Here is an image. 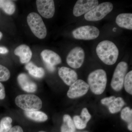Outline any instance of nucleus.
Wrapping results in <instances>:
<instances>
[{
    "label": "nucleus",
    "mask_w": 132,
    "mask_h": 132,
    "mask_svg": "<svg viewBox=\"0 0 132 132\" xmlns=\"http://www.w3.org/2000/svg\"><path fill=\"white\" fill-rule=\"evenodd\" d=\"M96 51L99 59L106 65H113L118 60L119 50L114 43L110 41L105 40L100 42Z\"/></svg>",
    "instance_id": "nucleus-1"
},
{
    "label": "nucleus",
    "mask_w": 132,
    "mask_h": 132,
    "mask_svg": "<svg viewBox=\"0 0 132 132\" xmlns=\"http://www.w3.org/2000/svg\"><path fill=\"white\" fill-rule=\"evenodd\" d=\"M87 80L88 84L92 92L95 94H101L106 87L107 82L106 72L103 69H97L90 73Z\"/></svg>",
    "instance_id": "nucleus-2"
},
{
    "label": "nucleus",
    "mask_w": 132,
    "mask_h": 132,
    "mask_svg": "<svg viewBox=\"0 0 132 132\" xmlns=\"http://www.w3.org/2000/svg\"><path fill=\"white\" fill-rule=\"evenodd\" d=\"M16 105L25 111H37L42 106L41 99L34 94H22L15 99Z\"/></svg>",
    "instance_id": "nucleus-3"
},
{
    "label": "nucleus",
    "mask_w": 132,
    "mask_h": 132,
    "mask_svg": "<svg viewBox=\"0 0 132 132\" xmlns=\"http://www.w3.org/2000/svg\"><path fill=\"white\" fill-rule=\"evenodd\" d=\"M27 21L33 34L40 39L46 38L47 30L42 18L37 13H30L27 17Z\"/></svg>",
    "instance_id": "nucleus-4"
},
{
    "label": "nucleus",
    "mask_w": 132,
    "mask_h": 132,
    "mask_svg": "<svg viewBox=\"0 0 132 132\" xmlns=\"http://www.w3.org/2000/svg\"><path fill=\"white\" fill-rule=\"evenodd\" d=\"M113 5L110 2H105L96 6L85 15V18L88 21H97L101 20L113 9Z\"/></svg>",
    "instance_id": "nucleus-5"
},
{
    "label": "nucleus",
    "mask_w": 132,
    "mask_h": 132,
    "mask_svg": "<svg viewBox=\"0 0 132 132\" xmlns=\"http://www.w3.org/2000/svg\"><path fill=\"white\" fill-rule=\"evenodd\" d=\"M128 68V64L125 62H121L117 65L111 82V87L114 90L119 92L123 88Z\"/></svg>",
    "instance_id": "nucleus-6"
},
{
    "label": "nucleus",
    "mask_w": 132,
    "mask_h": 132,
    "mask_svg": "<svg viewBox=\"0 0 132 132\" xmlns=\"http://www.w3.org/2000/svg\"><path fill=\"white\" fill-rule=\"evenodd\" d=\"M100 32L98 29L92 26H82L73 31V36L76 39L91 40L98 37Z\"/></svg>",
    "instance_id": "nucleus-7"
},
{
    "label": "nucleus",
    "mask_w": 132,
    "mask_h": 132,
    "mask_svg": "<svg viewBox=\"0 0 132 132\" xmlns=\"http://www.w3.org/2000/svg\"><path fill=\"white\" fill-rule=\"evenodd\" d=\"M85 58V53L82 48L76 47L69 52L67 57L68 64L74 69L80 68L82 65Z\"/></svg>",
    "instance_id": "nucleus-8"
},
{
    "label": "nucleus",
    "mask_w": 132,
    "mask_h": 132,
    "mask_svg": "<svg viewBox=\"0 0 132 132\" xmlns=\"http://www.w3.org/2000/svg\"><path fill=\"white\" fill-rule=\"evenodd\" d=\"M89 85L82 80H78L71 85L67 92V96L70 98L74 99L82 97L87 93Z\"/></svg>",
    "instance_id": "nucleus-9"
},
{
    "label": "nucleus",
    "mask_w": 132,
    "mask_h": 132,
    "mask_svg": "<svg viewBox=\"0 0 132 132\" xmlns=\"http://www.w3.org/2000/svg\"><path fill=\"white\" fill-rule=\"evenodd\" d=\"M98 4V1L97 0H78L74 7V15L78 17L86 14Z\"/></svg>",
    "instance_id": "nucleus-10"
},
{
    "label": "nucleus",
    "mask_w": 132,
    "mask_h": 132,
    "mask_svg": "<svg viewBox=\"0 0 132 132\" xmlns=\"http://www.w3.org/2000/svg\"><path fill=\"white\" fill-rule=\"evenodd\" d=\"M36 6L38 12L46 19H50L53 16L55 12L54 3L53 0H37Z\"/></svg>",
    "instance_id": "nucleus-11"
},
{
    "label": "nucleus",
    "mask_w": 132,
    "mask_h": 132,
    "mask_svg": "<svg viewBox=\"0 0 132 132\" xmlns=\"http://www.w3.org/2000/svg\"><path fill=\"white\" fill-rule=\"evenodd\" d=\"M59 75L65 84L71 86L78 80V76L76 72L71 69L62 67L59 69Z\"/></svg>",
    "instance_id": "nucleus-12"
},
{
    "label": "nucleus",
    "mask_w": 132,
    "mask_h": 132,
    "mask_svg": "<svg viewBox=\"0 0 132 132\" xmlns=\"http://www.w3.org/2000/svg\"><path fill=\"white\" fill-rule=\"evenodd\" d=\"M17 80L20 86L25 92L32 93L37 90L36 84L31 80L26 74L22 73L19 75L17 77Z\"/></svg>",
    "instance_id": "nucleus-13"
},
{
    "label": "nucleus",
    "mask_w": 132,
    "mask_h": 132,
    "mask_svg": "<svg viewBox=\"0 0 132 132\" xmlns=\"http://www.w3.org/2000/svg\"><path fill=\"white\" fill-rule=\"evenodd\" d=\"M40 54L45 64L54 66L61 63L60 55L52 50H45L42 52Z\"/></svg>",
    "instance_id": "nucleus-14"
},
{
    "label": "nucleus",
    "mask_w": 132,
    "mask_h": 132,
    "mask_svg": "<svg viewBox=\"0 0 132 132\" xmlns=\"http://www.w3.org/2000/svg\"><path fill=\"white\" fill-rule=\"evenodd\" d=\"M14 54L20 57V61L22 64L29 62L32 58V51L27 45H22L17 47L14 50Z\"/></svg>",
    "instance_id": "nucleus-15"
},
{
    "label": "nucleus",
    "mask_w": 132,
    "mask_h": 132,
    "mask_svg": "<svg viewBox=\"0 0 132 132\" xmlns=\"http://www.w3.org/2000/svg\"><path fill=\"white\" fill-rule=\"evenodd\" d=\"M116 22L121 28L132 30V14L121 13L118 15L116 19Z\"/></svg>",
    "instance_id": "nucleus-16"
},
{
    "label": "nucleus",
    "mask_w": 132,
    "mask_h": 132,
    "mask_svg": "<svg viewBox=\"0 0 132 132\" xmlns=\"http://www.w3.org/2000/svg\"><path fill=\"white\" fill-rule=\"evenodd\" d=\"M25 68L28 71L29 73L35 78H41L45 75L44 69L41 67H38L32 62L27 63Z\"/></svg>",
    "instance_id": "nucleus-17"
},
{
    "label": "nucleus",
    "mask_w": 132,
    "mask_h": 132,
    "mask_svg": "<svg viewBox=\"0 0 132 132\" xmlns=\"http://www.w3.org/2000/svg\"><path fill=\"white\" fill-rule=\"evenodd\" d=\"M24 113L27 118L38 122H44L48 119L46 114L40 111H25Z\"/></svg>",
    "instance_id": "nucleus-18"
},
{
    "label": "nucleus",
    "mask_w": 132,
    "mask_h": 132,
    "mask_svg": "<svg viewBox=\"0 0 132 132\" xmlns=\"http://www.w3.org/2000/svg\"><path fill=\"white\" fill-rule=\"evenodd\" d=\"M76 127L71 116L65 114L63 117V123L61 127V132H75Z\"/></svg>",
    "instance_id": "nucleus-19"
},
{
    "label": "nucleus",
    "mask_w": 132,
    "mask_h": 132,
    "mask_svg": "<svg viewBox=\"0 0 132 132\" xmlns=\"http://www.w3.org/2000/svg\"><path fill=\"white\" fill-rule=\"evenodd\" d=\"M125 105V102L122 98L120 97L115 99L108 106L109 110L112 113H115L119 112Z\"/></svg>",
    "instance_id": "nucleus-20"
},
{
    "label": "nucleus",
    "mask_w": 132,
    "mask_h": 132,
    "mask_svg": "<svg viewBox=\"0 0 132 132\" xmlns=\"http://www.w3.org/2000/svg\"><path fill=\"white\" fill-rule=\"evenodd\" d=\"M0 8L10 15L13 14L16 9L14 3L10 0H0Z\"/></svg>",
    "instance_id": "nucleus-21"
},
{
    "label": "nucleus",
    "mask_w": 132,
    "mask_h": 132,
    "mask_svg": "<svg viewBox=\"0 0 132 132\" xmlns=\"http://www.w3.org/2000/svg\"><path fill=\"white\" fill-rule=\"evenodd\" d=\"M12 119L9 117L3 118L0 121V132H9L12 128Z\"/></svg>",
    "instance_id": "nucleus-22"
},
{
    "label": "nucleus",
    "mask_w": 132,
    "mask_h": 132,
    "mask_svg": "<svg viewBox=\"0 0 132 132\" xmlns=\"http://www.w3.org/2000/svg\"><path fill=\"white\" fill-rule=\"evenodd\" d=\"M125 90L127 93L132 94V71L127 73L124 82Z\"/></svg>",
    "instance_id": "nucleus-23"
},
{
    "label": "nucleus",
    "mask_w": 132,
    "mask_h": 132,
    "mask_svg": "<svg viewBox=\"0 0 132 132\" xmlns=\"http://www.w3.org/2000/svg\"><path fill=\"white\" fill-rule=\"evenodd\" d=\"M121 117L123 120L130 123H132V111L128 107L125 108L122 110Z\"/></svg>",
    "instance_id": "nucleus-24"
},
{
    "label": "nucleus",
    "mask_w": 132,
    "mask_h": 132,
    "mask_svg": "<svg viewBox=\"0 0 132 132\" xmlns=\"http://www.w3.org/2000/svg\"><path fill=\"white\" fill-rule=\"evenodd\" d=\"M10 76V72L5 66L0 64V81H6Z\"/></svg>",
    "instance_id": "nucleus-25"
},
{
    "label": "nucleus",
    "mask_w": 132,
    "mask_h": 132,
    "mask_svg": "<svg viewBox=\"0 0 132 132\" xmlns=\"http://www.w3.org/2000/svg\"><path fill=\"white\" fill-rule=\"evenodd\" d=\"M73 121L75 127L77 129L81 130L84 129L86 127L87 124L85 123L79 116H75L73 117Z\"/></svg>",
    "instance_id": "nucleus-26"
},
{
    "label": "nucleus",
    "mask_w": 132,
    "mask_h": 132,
    "mask_svg": "<svg viewBox=\"0 0 132 132\" xmlns=\"http://www.w3.org/2000/svg\"><path fill=\"white\" fill-rule=\"evenodd\" d=\"M80 116L81 119L87 124L91 118V116L86 108L82 109Z\"/></svg>",
    "instance_id": "nucleus-27"
},
{
    "label": "nucleus",
    "mask_w": 132,
    "mask_h": 132,
    "mask_svg": "<svg viewBox=\"0 0 132 132\" xmlns=\"http://www.w3.org/2000/svg\"><path fill=\"white\" fill-rule=\"evenodd\" d=\"M116 97L114 96H112L109 97L104 98L101 100L102 104L108 106L110 103H111L114 99Z\"/></svg>",
    "instance_id": "nucleus-28"
},
{
    "label": "nucleus",
    "mask_w": 132,
    "mask_h": 132,
    "mask_svg": "<svg viewBox=\"0 0 132 132\" xmlns=\"http://www.w3.org/2000/svg\"><path fill=\"white\" fill-rule=\"evenodd\" d=\"M6 93L5 87L2 83L0 82V100H3L5 99Z\"/></svg>",
    "instance_id": "nucleus-29"
},
{
    "label": "nucleus",
    "mask_w": 132,
    "mask_h": 132,
    "mask_svg": "<svg viewBox=\"0 0 132 132\" xmlns=\"http://www.w3.org/2000/svg\"><path fill=\"white\" fill-rule=\"evenodd\" d=\"M9 132H24L22 128L19 126H16L12 128Z\"/></svg>",
    "instance_id": "nucleus-30"
},
{
    "label": "nucleus",
    "mask_w": 132,
    "mask_h": 132,
    "mask_svg": "<svg viewBox=\"0 0 132 132\" xmlns=\"http://www.w3.org/2000/svg\"><path fill=\"white\" fill-rule=\"evenodd\" d=\"M9 52L8 50L4 47H0V54H6Z\"/></svg>",
    "instance_id": "nucleus-31"
},
{
    "label": "nucleus",
    "mask_w": 132,
    "mask_h": 132,
    "mask_svg": "<svg viewBox=\"0 0 132 132\" xmlns=\"http://www.w3.org/2000/svg\"><path fill=\"white\" fill-rule=\"evenodd\" d=\"M46 67L48 69L49 71H51V72H53L54 71L55 69L54 66L51 65H48V64H46Z\"/></svg>",
    "instance_id": "nucleus-32"
},
{
    "label": "nucleus",
    "mask_w": 132,
    "mask_h": 132,
    "mask_svg": "<svg viewBox=\"0 0 132 132\" xmlns=\"http://www.w3.org/2000/svg\"><path fill=\"white\" fill-rule=\"evenodd\" d=\"M132 123H129V124H128V130L131 131H132Z\"/></svg>",
    "instance_id": "nucleus-33"
},
{
    "label": "nucleus",
    "mask_w": 132,
    "mask_h": 132,
    "mask_svg": "<svg viewBox=\"0 0 132 132\" xmlns=\"http://www.w3.org/2000/svg\"><path fill=\"white\" fill-rule=\"evenodd\" d=\"M3 37V34L2 32H1L0 31V40Z\"/></svg>",
    "instance_id": "nucleus-34"
},
{
    "label": "nucleus",
    "mask_w": 132,
    "mask_h": 132,
    "mask_svg": "<svg viewBox=\"0 0 132 132\" xmlns=\"http://www.w3.org/2000/svg\"><path fill=\"white\" fill-rule=\"evenodd\" d=\"M38 132H46L45 131H40Z\"/></svg>",
    "instance_id": "nucleus-35"
},
{
    "label": "nucleus",
    "mask_w": 132,
    "mask_h": 132,
    "mask_svg": "<svg viewBox=\"0 0 132 132\" xmlns=\"http://www.w3.org/2000/svg\"><path fill=\"white\" fill-rule=\"evenodd\" d=\"M88 132L85 131V132Z\"/></svg>",
    "instance_id": "nucleus-36"
}]
</instances>
